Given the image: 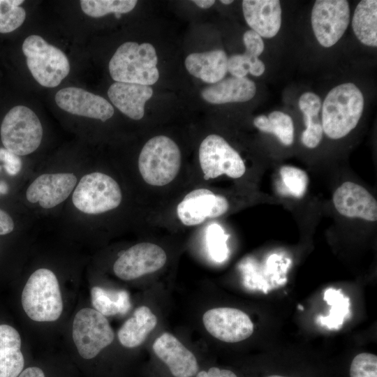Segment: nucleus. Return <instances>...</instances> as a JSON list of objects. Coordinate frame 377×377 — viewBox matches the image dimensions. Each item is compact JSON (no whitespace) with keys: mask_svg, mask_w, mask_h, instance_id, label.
<instances>
[{"mask_svg":"<svg viewBox=\"0 0 377 377\" xmlns=\"http://www.w3.org/2000/svg\"><path fill=\"white\" fill-rule=\"evenodd\" d=\"M157 61L156 50L151 44L126 42L110 59L109 72L116 82L150 86L159 77Z\"/></svg>","mask_w":377,"mask_h":377,"instance_id":"obj_2","label":"nucleus"},{"mask_svg":"<svg viewBox=\"0 0 377 377\" xmlns=\"http://www.w3.org/2000/svg\"><path fill=\"white\" fill-rule=\"evenodd\" d=\"M311 26L318 42L325 47L336 44L350 22V7L346 0H317L311 10Z\"/></svg>","mask_w":377,"mask_h":377,"instance_id":"obj_10","label":"nucleus"},{"mask_svg":"<svg viewBox=\"0 0 377 377\" xmlns=\"http://www.w3.org/2000/svg\"><path fill=\"white\" fill-rule=\"evenodd\" d=\"M332 201L336 210L349 219L377 220V201L362 186L346 181L334 191Z\"/></svg>","mask_w":377,"mask_h":377,"instance_id":"obj_14","label":"nucleus"},{"mask_svg":"<svg viewBox=\"0 0 377 377\" xmlns=\"http://www.w3.org/2000/svg\"><path fill=\"white\" fill-rule=\"evenodd\" d=\"M166 260V253L161 247L153 243L142 242L121 252L113 270L119 279L130 281L158 271Z\"/></svg>","mask_w":377,"mask_h":377,"instance_id":"obj_11","label":"nucleus"},{"mask_svg":"<svg viewBox=\"0 0 377 377\" xmlns=\"http://www.w3.org/2000/svg\"><path fill=\"white\" fill-rule=\"evenodd\" d=\"M42 137L43 128L38 117L26 106L13 108L2 121L1 142L5 149L19 156L36 150Z\"/></svg>","mask_w":377,"mask_h":377,"instance_id":"obj_6","label":"nucleus"},{"mask_svg":"<svg viewBox=\"0 0 377 377\" xmlns=\"http://www.w3.org/2000/svg\"><path fill=\"white\" fill-rule=\"evenodd\" d=\"M324 299L331 305L330 315L320 318L322 325L328 327H337L343 323L348 313L349 299L345 297L340 290L329 288L325 292Z\"/></svg>","mask_w":377,"mask_h":377,"instance_id":"obj_28","label":"nucleus"},{"mask_svg":"<svg viewBox=\"0 0 377 377\" xmlns=\"http://www.w3.org/2000/svg\"><path fill=\"white\" fill-rule=\"evenodd\" d=\"M181 162V151L177 145L167 136L158 135L144 145L139 156L138 168L145 182L162 186L177 177Z\"/></svg>","mask_w":377,"mask_h":377,"instance_id":"obj_4","label":"nucleus"},{"mask_svg":"<svg viewBox=\"0 0 377 377\" xmlns=\"http://www.w3.org/2000/svg\"><path fill=\"white\" fill-rule=\"evenodd\" d=\"M228 209L226 198L201 188L185 195L177 205V214L184 225L191 226L200 224L207 219L222 216Z\"/></svg>","mask_w":377,"mask_h":377,"instance_id":"obj_13","label":"nucleus"},{"mask_svg":"<svg viewBox=\"0 0 377 377\" xmlns=\"http://www.w3.org/2000/svg\"><path fill=\"white\" fill-rule=\"evenodd\" d=\"M55 101L60 108L71 114L102 121L114 114L113 106L105 98L78 87L60 89L55 95Z\"/></svg>","mask_w":377,"mask_h":377,"instance_id":"obj_16","label":"nucleus"},{"mask_svg":"<svg viewBox=\"0 0 377 377\" xmlns=\"http://www.w3.org/2000/svg\"><path fill=\"white\" fill-rule=\"evenodd\" d=\"M299 108L303 115H318L321 108L320 98L313 92H305L299 99Z\"/></svg>","mask_w":377,"mask_h":377,"instance_id":"obj_35","label":"nucleus"},{"mask_svg":"<svg viewBox=\"0 0 377 377\" xmlns=\"http://www.w3.org/2000/svg\"><path fill=\"white\" fill-rule=\"evenodd\" d=\"M0 169H1V167H0Z\"/></svg>","mask_w":377,"mask_h":377,"instance_id":"obj_45","label":"nucleus"},{"mask_svg":"<svg viewBox=\"0 0 377 377\" xmlns=\"http://www.w3.org/2000/svg\"><path fill=\"white\" fill-rule=\"evenodd\" d=\"M157 324V318L146 306L137 308L133 316L120 327L117 336L120 343L133 348L141 345Z\"/></svg>","mask_w":377,"mask_h":377,"instance_id":"obj_23","label":"nucleus"},{"mask_svg":"<svg viewBox=\"0 0 377 377\" xmlns=\"http://www.w3.org/2000/svg\"><path fill=\"white\" fill-rule=\"evenodd\" d=\"M256 93V86L252 80L246 77L231 76L206 87L201 96L210 103L223 104L248 101Z\"/></svg>","mask_w":377,"mask_h":377,"instance_id":"obj_20","label":"nucleus"},{"mask_svg":"<svg viewBox=\"0 0 377 377\" xmlns=\"http://www.w3.org/2000/svg\"><path fill=\"white\" fill-rule=\"evenodd\" d=\"M8 185L4 182H0V195L8 192Z\"/></svg>","mask_w":377,"mask_h":377,"instance_id":"obj_41","label":"nucleus"},{"mask_svg":"<svg viewBox=\"0 0 377 377\" xmlns=\"http://www.w3.org/2000/svg\"><path fill=\"white\" fill-rule=\"evenodd\" d=\"M152 348L172 377H195L200 370L195 355L170 333L157 337Z\"/></svg>","mask_w":377,"mask_h":377,"instance_id":"obj_15","label":"nucleus"},{"mask_svg":"<svg viewBox=\"0 0 377 377\" xmlns=\"http://www.w3.org/2000/svg\"><path fill=\"white\" fill-rule=\"evenodd\" d=\"M22 52L31 73L43 87L58 86L70 72L66 54L40 36H28L23 42Z\"/></svg>","mask_w":377,"mask_h":377,"instance_id":"obj_5","label":"nucleus"},{"mask_svg":"<svg viewBox=\"0 0 377 377\" xmlns=\"http://www.w3.org/2000/svg\"><path fill=\"white\" fill-rule=\"evenodd\" d=\"M14 229V223L10 216L0 209V235L9 234Z\"/></svg>","mask_w":377,"mask_h":377,"instance_id":"obj_38","label":"nucleus"},{"mask_svg":"<svg viewBox=\"0 0 377 377\" xmlns=\"http://www.w3.org/2000/svg\"><path fill=\"white\" fill-rule=\"evenodd\" d=\"M299 308L301 309H303V307L301 305H299Z\"/></svg>","mask_w":377,"mask_h":377,"instance_id":"obj_44","label":"nucleus"},{"mask_svg":"<svg viewBox=\"0 0 377 377\" xmlns=\"http://www.w3.org/2000/svg\"><path fill=\"white\" fill-rule=\"evenodd\" d=\"M18 332L8 325H0V377H17L24 360Z\"/></svg>","mask_w":377,"mask_h":377,"instance_id":"obj_22","label":"nucleus"},{"mask_svg":"<svg viewBox=\"0 0 377 377\" xmlns=\"http://www.w3.org/2000/svg\"><path fill=\"white\" fill-rule=\"evenodd\" d=\"M198 7L201 8H209L215 3L214 0H195L193 1Z\"/></svg>","mask_w":377,"mask_h":377,"instance_id":"obj_40","label":"nucleus"},{"mask_svg":"<svg viewBox=\"0 0 377 377\" xmlns=\"http://www.w3.org/2000/svg\"><path fill=\"white\" fill-rule=\"evenodd\" d=\"M18 377H45V374L41 369L32 367L25 369L20 374Z\"/></svg>","mask_w":377,"mask_h":377,"instance_id":"obj_39","label":"nucleus"},{"mask_svg":"<svg viewBox=\"0 0 377 377\" xmlns=\"http://www.w3.org/2000/svg\"><path fill=\"white\" fill-rule=\"evenodd\" d=\"M280 175L283 184L289 194L298 198L305 194L309 180L304 170L296 167L285 165L281 168Z\"/></svg>","mask_w":377,"mask_h":377,"instance_id":"obj_30","label":"nucleus"},{"mask_svg":"<svg viewBox=\"0 0 377 377\" xmlns=\"http://www.w3.org/2000/svg\"><path fill=\"white\" fill-rule=\"evenodd\" d=\"M352 27L357 39L364 45L377 46V1L362 0L358 3L352 19Z\"/></svg>","mask_w":377,"mask_h":377,"instance_id":"obj_24","label":"nucleus"},{"mask_svg":"<svg viewBox=\"0 0 377 377\" xmlns=\"http://www.w3.org/2000/svg\"><path fill=\"white\" fill-rule=\"evenodd\" d=\"M243 42L246 47L244 54L249 58H258L264 50L265 45L262 37L251 29L244 34Z\"/></svg>","mask_w":377,"mask_h":377,"instance_id":"obj_34","label":"nucleus"},{"mask_svg":"<svg viewBox=\"0 0 377 377\" xmlns=\"http://www.w3.org/2000/svg\"><path fill=\"white\" fill-rule=\"evenodd\" d=\"M94 309L105 316L124 314L131 306L128 293L125 290H107L94 286L91 290Z\"/></svg>","mask_w":377,"mask_h":377,"instance_id":"obj_25","label":"nucleus"},{"mask_svg":"<svg viewBox=\"0 0 377 377\" xmlns=\"http://www.w3.org/2000/svg\"><path fill=\"white\" fill-rule=\"evenodd\" d=\"M77 183L73 173L43 174L29 186L26 197L31 203L38 202L45 209H50L64 201Z\"/></svg>","mask_w":377,"mask_h":377,"instance_id":"obj_17","label":"nucleus"},{"mask_svg":"<svg viewBox=\"0 0 377 377\" xmlns=\"http://www.w3.org/2000/svg\"><path fill=\"white\" fill-rule=\"evenodd\" d=\"M254 126L260 131L274 135L285 146L294 141V124L292 118L281 111H273L268 116L261 114L253 120Z\"/></svg>","mask_w":377,"mask_h":377,"instance_id":"obj_26","label":"nucleus"},{"mask_svg":"<svg viewBox=\"0 0 377 377\" xmlns=\"http://www.w3.org/2000/svg\"><path fill=\"white\" fill-rule=\"evenodd\" d=\"M350 377H377V356L369 353L356 355L350 364Z\"/></svg>","mask_w":377,"mask_h":377,"instance_id":"obj_32","label":"nucleus"},{"mask_svg":"<svg viewBox=\"0 0 377 377\" xmlns=\"http://www.w3.org/2000/svg\"><path fill=\"white\" fill-rule=\"evenodd\" d=\"M195 377H238L233 371L227 369L212 367L207 369H200Z\"/></svg>","mask_w":377,"mask_h":377,"instance_id":"obj_37","label":"nucleus"},{"mask_svg":"<svg viewBox=\"0 0 377 377\" xmlns=\"http://www.w3.org/2000/svg\"><path fill=\"white\" fill-rule=\"evenodd\" d=\"M72 334L80 355L87 360L98 355L114 338L105 316L91 308L82 309L75 314Z\"/></svg>","mask_w":377,"mask_h":377,"instance_id":"obj_8","label":"nucleus"},{"mask_svg":"<svg viewBox=\"0 0 377 377\" xmlns=\"http://www.w3.org/2000/svg\"><path fill=\"white\" fill-rule=\"evenodd\" d=\"M136 0H82V11L93 17H103L110 13H126L137 4Z\"/></svg>","mask_w":377,"mask_h":377,"instance_id":"obj_27","label":"nucleus"},{"mask_svg":"<svg viewBox=\"0 0 377 377\" xmlns=\"http://www.w3.org/2000/svg\"><path fill=\"white\" fill-rule=\"evenodd\" d=\"M26 314L37 322L57 320L63 311V301L57 276L48 269L35 271L27 281L22 293Z\"/></svg>","mask_w":377,"mask_h":377,"instance_id":"obj_3","label":"nucleus"},{"mask_svg":"<svg viewBox=\"0 0 377 377\" xmlns=\"http://www.w3.org/2000/svg\"><path fill=\"white\" fill-rule=\"evenodd\" d=\"M202 323L214 338L227 343H236L250 337L253 324L243 311L231 307H217L205 311Z\"/></svg>","mask_w":377,"mask_h":377,"instance_id":"obj_12","label":"nucleus"},{"mask_svg":"<svg viewBox=\"0 0 377 377\" xmlns=\"http://www.w3.org/2000/svg\"><path fill=\"white\" fill-rule=\"evenodd\" d=\"M199 161L206 180L223 175L238 179L246 172L239 153L219 135H209L202 140L199 147Z\"/></svg>","mask_w":377,"mask_h":377,"instance_id":"obj_9","label":"nucleus"},{"mask_svg":"<svg viewBox=\"0 0 377 377\" xmlns=\"http://www.w3.org/2000/svg\"><path fill=\"white\" fill-rule=\"evenodd\" d=\"M153 89L147 85L135 83H113L108 91L111 102L122 113L135 120L142 119L145 103L151 98Z\"/></svg>","mask_w":377,"mask_h":377,"instance_id":"obj_19","label":"nucleus"},{"mask_svg":"<svg viewBox=\"0 0 377 377\" xmlns=\"http://www.w3.org/2000/svg\"><path fill=\"white\" fill-rule=\"evenodd\" d=\"M122 199L118 183L99 172L84 175L73 192L74 206L85 214H98L117 208Z\"/></svg>","mask_w":377,"mask_h":377,"instance_id":"obj_7","label":"nucleus"},{"mask_svg":"<svg viewBox=\"0 0 377 377\" xmlns=\"http://www.w3.org/2000/svg\"><path fill=\"white\" fill-rule=\"evenodd\" d=\"M228 235L218 224L214 223L208 226L206 232V240L209 253L212 258L217 262L225 260L228 254L226 241Z\"/></svg>","mask_w":377,"mask_h":377,"instance_id":"obj_31","label":"nucleus"},{"mask_svg":"<svg viewBox=\"0 0 377 377\" xmlns=\"http://www.w3.org/2000/svg\"><path fill=\"white\" fill-rule=\"evenodd\" d=\"M233 2L232 0H221V3H222L224 5H229Z\"/></svg>","mask_w":377,"mask_h":377,"instance_id":"obj_42","label":"nucleus"},{"mask_svg":"<svg viewBox=\"0 0 377 377\" xmlns=\"http://www.w3.org/2000/svg\"><path fill=\"white\" fill-rule=\"evenodd\" d=\"M267 377H286V376H279V375H271Z\"/></svg>","mask_w":377,"mask_h":377,"instance_id":"obj_43","label":"nucleus"},{"mask_svg":"<svg viewBox=\"0 0 377 377\" xmlns=\"http://www.w3.org/2000/svg\"><path fill=\"white\" fill-rule=\"evenodd\" d=\"M306 128L301 135L302 144L309 148H316L320 142L323 130L318 115H303Z\"/></svg>","mask_w":377,"mask_h":377,"instance_id":"obj_33","label":"nucleus"},{"mask_svg":"<svg viewBox=\"0 0 377 377\" xmlns=\"http://www.w3.org/2000/svg\"><path fill=\"white\" fill-rule=\"evenodd\" d=\"M0 160L3 162V168L10 175H17L22 168V161L20 156L5 148H0Z\"/></svg>","mask_w":377,"mask_h":377,"instance_id":"obj_36","label":"nucleus"},{"mask_svg":"<svg viewBox=\"0 0 377 377\" xmlns=\"http://www.w3.org/2000/svg\"><path fill=\"white\" fill-rule=\"evenodd\" d=\"M244 17L251 30L263 38L275 36L281 24V8L278 0H244Z\"/></svg>","mask_w":377,"mask_h":377,"instance_id":"obj_18","label":"nucleus"},{"mask_svg":"<svg viewBox=\"0 0 377 377\" xmlns=\"http://www.w3.org/2000/svg\"><path fill=\"white\" fill-rule=\"evenodd\" d=\"M185 66L190 74L212 84L225 77L228 73V57L221 49L192 53L186 57Z\"/></svg>","mask_w":377,"mask_h":377,"instance_id":"obj_21","label":"nucleus"},{"mask_svg":"<svg viewBox=\"0 0 377 377\" xmlns=\"http://www.w3.org/2000/svg\"><path fill=\"white\" fill-rule=\"evenodd\" d=\"M364 110V97L352 82L339 84L327 94L322 107L323 133L330 139L347 135L357 125Z\"/></svg>","mask_w":377,"mask_h":377,"instance_id":"obj_1","label":"nucleus"},{"mask_svg":"<svg viewBox=\"0 0 377 377\" xmlns=\"http://www.w3.org/2000/svg\"><path fill=\"white\" fill-rule=\"evenodd\" d=\"M23 0H0V33L11 32L22 25L26 17L20 6Z\"/></svg>","mask_w":377,"mask_h":377,"instance_id":"obj_29","label":"nucleus"}]
</instances>
